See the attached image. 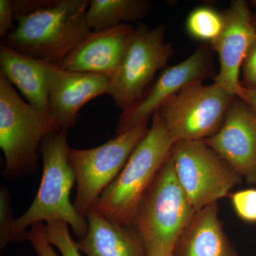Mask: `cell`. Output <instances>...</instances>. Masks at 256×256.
<instances>
[{"instance_id": "obj_1", "label": "cell", "mask_w": 256, "mask_h": 256, "mask_svg": "<svg viewBox=\"0 0 256 256\" xmlns=\"http://www.w3.org/2000/svg\"><path fill=\"white\" fill-rule=\"evenodd\" d=\"M13 2L18 26L4 43L36 60L56 65L92 32L88 0Z\"/></svg>"}, {"instance_id": "obj_2", "label": "cell", "mask_w": 256, "mask_h": 256, "mask_svg": "<svg viewBox=\"0 0 256 256\" xmlns=\"http://www.w3.org/2000/svg\"><path fill=\"white\" fill-rule=\"evenodd\" d=\"M68 130L47 136L40 151L43 159V174L40 188L28 210L14 220L12 228V242L25 240L26 229L44 222L60 220L72 227L74 234L82 239L86 235V217L76 210L70 200L76 175L69 161Z\"/></svg>"}, {"instance_id": "obj_3", "label": "cell", "mask_w": 256, "mask_h": 256, "mask_svg": "<svg viewBox=\"0 0 256 256\" xmlns=\"http://www.w3.org/2000/svg\"><path fill=\"white\" fill-rule=\"evenodd\" d=\"M175 144L159 112L118 178L102 192L92 210L120 224L132 225L140 203Z\"/></svg>"}, {"instance_id": "obj_4", "label": "cell", "mask_w": 256, "mask_h": 256, "mask_svg": "<svg viewBox=\"0 0 256 256\" xmlns=\"http://www.w3.org/2000/svg\"><path fill=\"white\" fill-rule=\"evenodd\" d=\"M195 213L178 182L170 153L142 196L133 220L148 256H173Z\"/></svg>"}, {"instance_id": "obj_5", "label": "cell", "mask_w": 256, "mask_h": 256, "mask_svg": "<svg viewBox=\"0 0 256 256\" xmlns=\"http://www.w3.org/2000/svg\"><path fill=\"white\" fill-rule=\"evenodd\" d=\"M62 130L50 114L23 100L0 74V148L5 158L4 178L18 180L34 172L44 140Z\"/></svg>"}, {"instance_id": "obj_6", "label": "cell", "mask_w": 256, "mask_h": 256, "mask_svg": "<svg viewBox=\"0 0 256 256\" xmlns=\"http://www.w3.org/2000/svg\"><path fill=\"white\" fill-rule=\"evenodd\" d=\"M148 122L144 121L97 148H70L69 161L77 184L74 205L79 214L86 217L102 192L118 178L149 131Z\"/></svg>"}, {"instance_id": "obj_7", "label": "cell", "mask_w": 256, "mask_h": 256, "mask_svg": "<svg viewBox=\"0 0 256 256\" xmlns=\"http://www.w3.org/2000/svg\"><path fill=\"white\" fill-rule=\"evenodd\" d=\"M234 97L216 82H197L170 97L158 111L175 142L205 140L220 129Z\"/></svg>"}, {"instance_id": "obj_8", "label": "cell", "mask_w": 256, "mask_h": 256, "mask_svg": "<svg viewBox=\"0 0 256 256\" xmlns=\"http://www.w3.org/2000/svg\"><path fill=\"white\" fill-rule=\"evenodd\" d=\"M172 53L164 26L140 24L134 28L120 65L110 77L108 95L116 107L124 112L136 104Z\"/></svg>"}, {"instance_id": "obj_9", "label": "cell", "mask_w": 256, "mask_h": 256, "mask_svg": "<svg viewBox=\"0 0 256 256\" xmlns=\"http://www.w3.org/2000/svg\"><path fill=\"white\" fill-rule=\"evenodd\" d=\"M171 154L178 182L196 212L223 198L242 178L204 140L178 141Z\"/></svg>"}, {"instance_id": "obj_10", "label": "cell", "mask_w": 256, "mask_h": 256, "mask_svg": "<svg viewBox=\"0 0 256 256\" xmlns=\"http://www.w3.org/2000/svg\"><path fill=\"white\" fill-rule=\"evenodd\" d=\"M212 52L203 45L181 63L164 70L142 97L120 116L116 136L149 120L170 97L190 84L203 82L212 72Z\"/></svg>"}, {"instance_id": "obj_11", "label": "cell", "mask_w": 256, "mask_h": 256, "mask_svg": "<svg viewBox=\"0 0 256 256\" xmlns=\"http://www.w3.org/2000/svg\"><path fill=\"white\" fill-rule=\"evenodd\" d=\"M224 24L218 38L212 45L220 60V70L214 82L236 97L242 94L240 67L256 40L255 16L244 0L232 2L223 12Z\"/></svg>"}, {"instance_id": "obj_12", "label": "cell", "mask_w": 256, "mask_h": 256, "mask_svg": "<svg viewBox=\"0 0 256 256\" xmlns=\"http://www.w3.org/2000/svg\"><path fill=\"white\" fill-rule=\"evenodd\" d=\"M205 143L248 182L256 184V114L234 97L220 129Z\"/></svg>"}, {"instance_id": "obj_13", "label": "cell", "mask_w": 256, "mask_h": 256, "mask_svg": "<svg viewBox=\"0 0 256 256\" xmlns=\"http://www.w3.org/2000/svg\"><path fill=\"white\" fill-rule=\"evenodd\" d=\"M134 28L127 24L101 31H92L56 66L63 70L104 74L118 70Z\"/></svg>"}, {"instance_id": "obj_14", "label": "cell", "mask_w": 256, "mask_h": 256, "mask_svg": "<svg viewBox=\"0 0 256 256\" xmlns=\"http://www.w3.org/2000/svg\"><path fill=\"white\" fill-rule=\"evenodd\" d=\"M110 77L104 74L63 70L56 66L48 90L50 117L62 129L68 130L88 102L108 94Z\"/></svg>"}, {"instance_id": "obj_15", "label": "cell", "mask_w": 256, "mask_h": 256, "mask_svg": "<svg viewBox=\"0 0 256 256\" xmlns=\"http://www.w3.org/2000/svg\"><path fill=\"white\" fill-rule=\"evenodd\" d=\"M56 68L55 64L21 53L4 42L1 44L0 74L18 88L30 105L50 116L48 90Z\"/></svg>"}, {"instance_id": "obj_16", "label": "cell", "mask_w": 256, "mask_h": 256, "mask_svg": "<svg viewBox=\"0 0 256 256\" xmlns=\"http://www.w3.org/2000/svg\"><path fill=\"white\" fill-rule=\"evenodd\" d=\"M88 232L76 242L86 256H148L142 238L132 225H120L90 208L86 215Z\"/></svg>"}, {"instance_id": "obj_17", "label": "cell", "mask_w": 256, "mask_h": 256, "mask_svg": "<svg viewBox=\"0 0 256 256\" xmlns=\"http://www.w3.org/2000/svg\"><path fill=\"white\" fill-rule=\"evenodd\" d=\"M217 202L197 210L173 256H242L224 233Z\"/></svg>"}, {"instance_id": "obj_18", "label": "cell", "mask_w": 256, "mask_h": 256, "mask_svg": "<svg viewBox=\"0 0 256 256\" xmlns=\"http://www.w3.org/2000/svg\"><path fill=\"white\" fill-rule=\"evenodd\" d=\"M152 8L146 0H92L86 12L92 31L108 30L124 22H137Z\"/></svg>"}, {"instance_id": "obj_19", "label": "cell", "mask_w": 256, "mask_h": 256, "mask_svg": "<svg viewBox=\"0 0 256 256\" xmlns=\"http://www.w3.org/2000/svg\"><path fill=\"white\" fill-rule=\"evenodd\" d=\"M224 24L223 13L210 6H202L192 10L188 14L186 30L192 38L210 46L220 36Z\"/></svg>"}, {"instance_id": "obj_20", "label": "cell", "mask_w": 256, "mask_h": 256, "mask_svg": "<svg viewBox=\"0 0 256 256\" xmlns=\"http://www.w3.org/2000/svg\"><path fill=\"white\" fill-rule=\"evenodd\" d=\"M45 232L50 245L57 248L62 256H82L69 232L68 224L60 220L47 222Z\"/></svg>"}, {"instance_id": "obj_21", "label": "cell", "mask_w": 256, "mask_h": 256, "mask_svg": "<svg viewBox=\"0 0 256 256\" xmlns=\"http://www.w3.org/2000/svg\"><path fill=\"white\" fill-rule=\"evenodd\" d=\"M234 210L242 220L256 222V190H242L232 196Z\"/></svg>"}, {"instance_id": "obj_22", "label": "cell", "mask_w": 256, "mask_h": 256, "mask_svg": "<svg viewBox=\"0 0 256 256\" xmlns=\"http://www.w3.org/2000/svg\"><path fill=\"white\" fill-rule=\"evenodd\" d=\"M10 192L8 188H1L0 191V247L4 248L12 242V228L14 220L12 212Z\"/></svg>"}, {"instance_id": "obj_23", "label": "cell", "mask_w": 256, "mask_h": 256, "mask_svg": "<svg viewBox=\"0 0 256 256\" xmlns=\"http://www.w3.org/2000/svg\"><path fill=\"white\" fill-rule=\"evenodd\" d=\"M25 240L31 242L38 256H58L46 238L45 226L43 223L34 224L26 232Z\"/></svg>"}, {"instance_id": "obj_24", "label": "cell", "mask_w": 256, "mask_h": 256, "mask_svg": "<svg viewBox=\"0 0 256 256\" xmlns=\"http://www.w3.org/2000/svg\"><path fill=\"white\" fill-rule=\"evenodd\" d=\"M15 20L14 2L12 0H0V36L6 38L12 31Z\"/></svg>"}, {"instance_id": "obj_25", "label": "cell", "mask_w": 256, "mask_h": 256, "mask_svg": "<svg viewBox=\"0 0 256 256\" xmlns=\"http://www.w3.org/2000/svg\"><path fill=\"white\" fill-rule=\"evenodd\" d=\"M245 88L256 87V40L248 52L242 65Z\"/></svg>"}, {"instance_id": "obj_26", "label": "cell", "mask_w": 256, "mask_h": 256, "mask_svg": "<svg viewBox=\"0 0 256 256\" xmlns=\"http://www.w3.org/2000/svg\"><path fill=\"white\" fill-rule=\"evenodd\" d=\"M238 98L242 99L256 114V87L242 88V94Z\"/></svg>"}, {"instance_id": "obj_27", "label": "cell", "mask_w": 256, "mask_h": 256, "mask_svg": "<svg viewBox=\"0 0 256 256\" xmlns=\"http://www.w3.org/2000/svg\"><path fill=\"white\" fill-rule=\"evenodd\" d=\"M250 5H252V8L255 10L256 13L255 14H254V16L256 18V1H252V3H250Z\"/></svg>"}, {"instance_id": "obj_28", "label": "cell", "mask_w": 256, "mask_h": 256, "mask_svg": "<svg viewBox=\"0 0 256 256\" xmlns=\"http://www.w3.org/2000/svg\"><path fill=\"white\" fill-rule=\"evenodd\" d=\"M255 26H256V18L255 16Z\"/></svg>"}]
</instances>
